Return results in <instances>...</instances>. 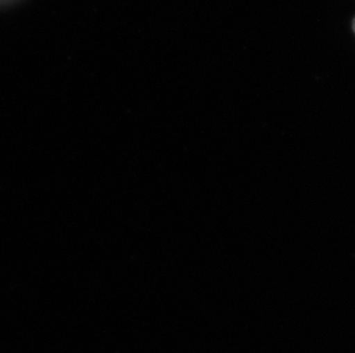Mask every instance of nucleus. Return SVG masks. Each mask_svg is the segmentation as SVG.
Masks as SVG:
<instances>
[{
  "label": "nucleus",
  "instance_id": "nucleus-2",
  "mask_svg": "<svg viewBox=\"0 0 355 353\" xmlns=\"http://www.w3.org/2000/svg\"><path fill=\"white\" fill-rule=\"evenodd\" d=\"M3 1H7V0H0V3H3Z\"/></svg>",
  "mask_w": 355,
  "mask_h": 353
},
{
  "label": "nucleus",
  "instance_id": "nucleus-1",
  "mask_svg": "<svg viewBox=\"0 0 355 353\" xmlns=\"http://www.w3.org/2000/svg\"><path fill=\"white\" fill-rule=\"evenodd\" d=\"M353 29H354V31H355V20H354V22H353Z\"/></svg>",
  "mask_w": 355,
  "mask_h": 353
}]
</instances>
